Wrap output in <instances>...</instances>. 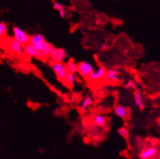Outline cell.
I'll use <instances>...</instances> for the list:
<instances>
[{
	"label": "cell",
	"mask_w": 160,
	"mask_h": 159,
	"mask_svg": "<svg viewBox=\"0 0 160 159\" xmlns=\"http://www.w3.org/2000/svg\"><path fill=\"white\" fill-rule=\"evenodd\" d=\"M13 39L19 42L22 46H26L30 43V36L28 33L17 26L13 28Z\"/></svg>",
	"instance_id": "1"
},
{
	"label": "cell",
	"mask_w": 160,
	"mask_h": 159,
	"mask_svg": "<svg viewBox=\"0 0 160 159\" xmlns=\"http://www.w3.org/2000/svg\"><path fill=\"white\" fill-rule=\"evenodd\" d=\"M106 75H107V69L105 67L100 66L97 69L93 70L87 78L92 82H99V81H106Z\"/></svg>",
	"instance_id": "2"
},
{
	"label": "cell",
	"mask_w": 160,
	"mask_h": 159,
	"mask_svg": "<svg viewBox=\"0 0 160 159\" xmlns=\"http://www.w3.org/2000/svg\"><path fill=\"white\" fill-rule=\"evenodd\" d=\"M51 68L53 72L56 73L58 78L60 81H64V79L68 73L66 65L63 62H53L51 64Z\"/></svg>",
	"instance_id": "3"
},
{
	"label": "cell",
	"mask_w": 160,
	"mask_h": 159,
	"mask_svg": "<svg viewBox=\"0 0 160 159\" xmlns=\"http://www.w3.org/2000/svg\"><path fill=\"white\" fill-rule=\"evenodd\" d=\"M77 67H78V72L83 77H88L90 73L94 70L93 65H92L89 62L87 61H81L78 64H77Z\"/></svg>",
	"instance_id": "4"
},
{
	"label": "cell",
	"mask_w": 160,
	"mask_h": 159,
	"mask_svg": "<svg viewBox=\"0 0 160 159\" xmlns=\"http://www.w3.org/2000/svg\"><path fill=\"white\" fill-rule=\"evenodd\" d=\"M159 153H158V149L155 147H149L148 148L142 150L139 153V158L140 159H155L158 157Z\"/></svg>",
	"instance_id": "5"
},
{
	"label": "cell",
	"mask_w": 160,
	"mask_h": 159,
	"mask_svg": "<svg viewBox=\"0 0 160 159\" xmlns=\"http://www.w3.org/2000/svg\"><path fill=\"white\" fill-rule=\"evenodd\" d=\"M46 42V41L45 39L44 35L42 33H36V34L30 36V43L29 44L32 45L33 47H35L38 50L42 51Z\"/></svg>",
	"instance_id": "6"
},
{
	"label": "cell",
	"mask_w": 160,
	"mask_h": 159,
	"mask_svg": "<svg viewBox=\"0 0 160 159\" xmlns=\"http://www.w3.org/2000/svg\"><path fill=\"white\" fill-rule=\"evenodd\" d=\"M7 47L11 52L15 55H23L24 52V46L15 41L14 39H10L7 42Z\"/></svg>",
	"instance_id": "7"
},
{
	"label": "cell",
	"mask_w": 160,
	"mask_h": 159,
	"mask_svg": "<svg viewBox=\"0 0 160 159\" xmlns=\"http://www.w3.org/2000/svg\"><path fill=\"white\" fill-rule=\"evenodd\" d=\"M24 52L30 57L37 58V59H46L42 51L38 50L35 47H33L30 44H27V45L24 46Z\"/></svg>",
	"instance_id": "8"
},
{
	"label": "cell",
	"mask_w": 160,
	"mask_h": 159,
	"mask_svg": "<svg viewBox=\"0 0 160 159\" xmlns=\"http://www.w3.org/2000/svg\"><path fill=\"white\" fill-rule=\"evenodd\" d=\"M67 57V52L62 48H55L53 49L49 58H51L53 62H63Z\"/></svg>",
	"instance_id": "9"
},
{
	"label": "cell",
	"mask_w": 160,
	"mask_h": 159,
	"mask_svg": "<svg viewBox=\"0 0 160 159\" xmlns=\"http://www.w3.org/2000/svg\"><path fill=\"white\" fill-rule=\"evenodd\" d=\"M106 80L110 83L116 84L120 81V72L119 70L111 69L107 70V75H106Z\"/></svg>",
	"instance_id": "10"
},
{
	"label": "cell",
	"mask_w": 160,
	"mask_h": 159,
	"mask_svg": "<svg viewBox=\"0 0 160 159\" xmlns=\"http://www.w3.org/2000/svg\"><path fill=\"white\" fill-rule=\"evenodd\" d=\"M134 101L136 107L139 110H143L145 108V105L143 101H142V95L139 90H136L134 92Z\"/></svg>",
	"instance_id": "11"
},
{
	"label": "cell",
	"mask_w": 160,
	"mask_h": 159,
	"mask_svg": "<svg viewBox=\"0 0 160 159\" xmlns=\"http://www.w3.org/2000/svg\"><path fill=\"white\" fill-rule=\"evenodd\" d=\"M114 112L116 114V116L123 119H126L128 116V109L120 104L116 105V107H114Z\"/></svg>",
	"instance_id": "12"
},
{
	"label": "cell",
	"mask_w": 160,
	"mask_h": 159,
	"mask_svg": "<svg viewBox=\"0 0 160 159\" xmlns=\"http://www.w3.org/2000/svg\"><path fill=\"white\" fill-rule=\"evenodd\" d=\"M93 123L97 127H102L107 123V118L103 115H97L93 119Z\"/></svg>",
	"instance_id": "13"
},
{
	"label": "cell",
	"mask_w": 160,
	"mask_h": 159,
	"mask_svg": "<svg viewBox=\"0 0 160 159\" xmlns=\"http://www.w3.org/2000/svg\"><path fill=\"white\" fill-rule=\"evenodd\" d=\"M53 49H54V47L52 46L51 44L49 43L48 42H46L44 44V46H43L42 49V54L44 55L45 57L49 58L50 57V55H51Z\"/></svg>",
	"instance_id": "14"
},
{
	"label": "cell",
	"mask_w": 160,
	"mask_h": 159,
	"mask_svg": "<svg viewBox=\"0 0 160 159\" xmlns=\"http://www.w3.org/2000/svg\"><path fill=\"white\" fill-rule=\"evenodd\" d=\"M92 103H93V99L92 98L91 96H87L81 102V105H80V108L81 111H86L88 107H91Z\"/></svg>",
	"instance_id": "15"
},
{
	"label": "cell",
	"mask_w": 160,
	"mask_h": 159,
	"mask_svg": "<svg viewBox=\"0 0 160 159\" xmlns=\"http://www.w3.org/2000/svg\"><path fill=\"white\" fill-rule=\"evenodd\" d=\"M64 81H65V84H67V85L70 86V87H72V86L75 84L76 83V77L74 74H72V73H67L66 77H65V79H64Z\"/></svg>",
	"instance_id": "16"
},
{
	"label": "cell",
	"mask_w": 160,
	"mask_h": 159,
	"mask_svg": "<svg viewBox=\"0 0 160 159\" xmlns=\"http://www.w3.org/2000/svg\"><path fill=\"white\" fill-rule=\"evenodd\" d=\"M65 65H66L67 71H68L69 73L74 74V75L76 73H78V67H77V64L74 63V61H69V63Z\"/></svg>",
	"instance_id": "17"
},
{
	"label": "cell",
	"mask_w": 160,
	"mask_h": 159,
	"mask_svg": "<svg viewBox=\"0 0 160 159\" xmlns=\"http://www.w3.org/2000/svg\"><path fill=\"white\" fill-rule=\"evenodd\" d=\"M118 133L120 136H122L123 138H128L129 137V131L127 129L126 127H120V129L118 130Z\"/></svg>",
	"instance_id": "18"
},
{
	"label": "cell",
	"mask_w": 160,
	"mask_h": 159,
	"mask_svg": "<svg viewBox=\"0 0 160 159\" xmlns=\"http://www.w3.org/2000/svg\"><path fill=\"white\" fill-rule=\"evenodd\" d=\"M7 33V26L4 22H0V37H4Z\"/></svg>",
	"instance_id": "19"
},
{
	"label": "cell",
	"mask_w": 160,
	"mask_h": 159,
	"mask_svg": "<svg viewBox=\"0 0 160 159\" xmlns=\"http://www.w3.org/2000/svg\"><path fill=\"white\" fill-rule=\"evenodd\" d=\"M123 87H124L125 89H132V88H135V87H136V83L134 82L132 80H129V81L123 85Z\"/></svg>",
	"instance_id": "20"
},
{
	"label": "cell",
	"mask_w": 160,
	"mask_h": 159,
	"mask_svg": "<svg viewBox=\"0 0 160 159\" xmlns=\"http://www.w3.org/2000/svg\"><path fill=\"white\" fill-rule=\"evenodd\" d=\"M53 8H54V10L58 11V12H61V11H65V8H64L63 6L58 2H53Z\"/></svg>",
	"instance_id": "21"
},
{
	"label": "cell",
	"mask_w": 160,
	"mask_h": 159,
	"mask_svg": "<svg viewBox=\"0 0 160 159\" xmlns=\"http://www.w3.org/2000/svg\"><path fill=\"white\" fill-rule=\"evenodd\" d=\"M108 48V44L103 43V44H101V45H100V51H105V50H107Z\"/></svg>",
	"instance_id": "22"
}]
</instances>
